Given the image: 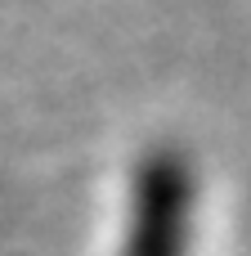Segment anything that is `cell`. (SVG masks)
Instances as JSON below:
<instances>
[{
    "instance_id": "obj_1",
    "label": "cell",
    "mask_w": 251,
    "mask_h": 256,
    "mask_svg": "<svg viewBox=\"0 0 251 256\" xmlns=\"http://www.w3.org/2000/svg\"><path fill=\"white\" fill-rule=\"evenodd\" d=\"M189 166L175 153H148L135 180V220L126 256H184L189 230Z\"/></svg>"
}]
</instances>
